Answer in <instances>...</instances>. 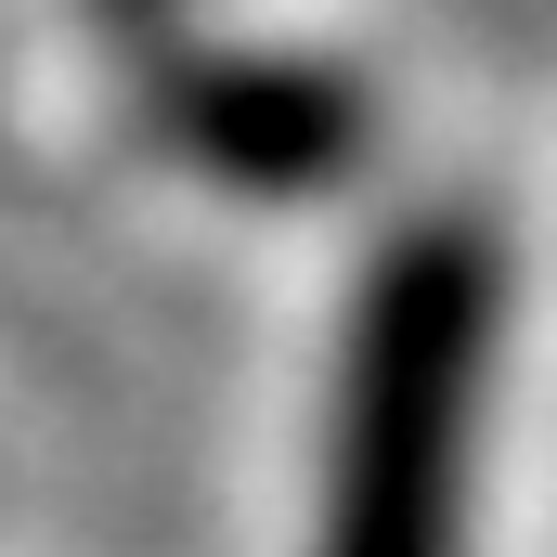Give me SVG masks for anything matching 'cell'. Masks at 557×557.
Masks as SVG:
<instances>
[{"instance_id": "6da1fadb", "label": "cell", "mask_w": 557, "mask_h": 557, "mask_svg": "<svg viewBox=\"0 0 557 557\" xmlns=\"http://www.w3.org/2000/svg\"><path fill=\"white\" fill-rule=\"evenodd\" d=\"M480 376H493V247L467 221H416L350 298L311 557H454Z\"/></svg>"}, {"instance_id": "7a4b0ae2", "label": "cell", "mask_w": 557, "mask_h": 557, "mask_svg": "<svg viewBox=\"0 0 557 557\" xmlns=\"http://www.w3.org/2000/svg\"><path fill=\"white\" fill-rule=\"evenodd\" d=\"M156 117H169V143L195 169H221L234 195H311L363 143L350 78H324L298 52H169L156 65Z\"/></svg>"}]
</instances>
